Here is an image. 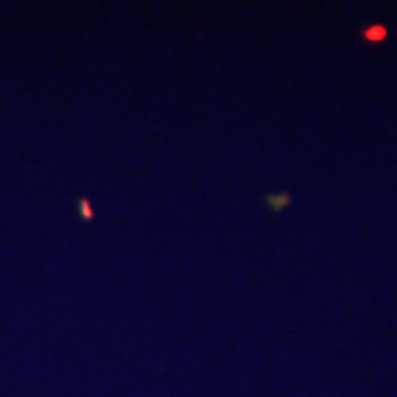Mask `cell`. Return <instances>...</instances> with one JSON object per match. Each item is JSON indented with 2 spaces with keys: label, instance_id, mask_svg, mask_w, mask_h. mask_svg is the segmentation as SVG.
<instances>
[{
  "label": "cell",
  "instance_id": "3957f363",
  "mask_svg": "<svg viewBox=\"0 0 397 397\" xmlns=\"http://www.w3.org/2000/svg\"><path fill=\"white\" fill-rule=\"evenodd\" d=\"M80 210H82V214H84V219H93V210L88 206V201H80Z\"/></svg>",
  "mask_w": 397,
  "mask_h": 397
},
{
  "label": "cell",
  "instance_id": "6da1fadb",
  "mask_svg": "<svg viewBox=\"0 0 397 397\" xmlns=\"http://www.w3.org/2000/svg\"><path fill=\"white\" fill-rule=\"evenodd\" d=\"M362 36L366 38L368 42H382L384 38H386V27L384 25H373V27H368V29L364 31Z\"/></svg>",
  "mask_w": 397,
  "mask_h": 397
},
{
  "label": "cell",
  "instance_id": "7a4b0ae2",
  "mask_svg": "<svg viewBox=\"0 0 397 397\" xmlns=\"http://www.w3.org/2000/svg\"><path fill=\"white\" fill-rule=\"evenodd\" d=\"M289 201H291V196L285 194V196H280V198H269V206L276 208V210H280V208L285 206V203H289Z\"/></svg>",
  "mask_w": 397,
  "mask_h": 397
}]
</instances>
